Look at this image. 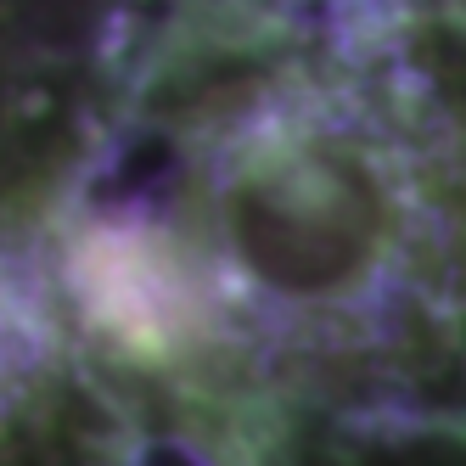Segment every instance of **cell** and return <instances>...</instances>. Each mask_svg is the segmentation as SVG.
Here are the masks:
<instances>
[{
  "label": "cell",
  "mask_w": 466,
  "mask_h": 466,
  "mask_svg": "<svg viewBox=\"0 0 466 466\" xmlns=\"http://www.w3.org/2000/svg\"><path fill=\"white\" fill-rule=\"evenodd\" d=\"M421 152L365 107L270 90L141 136L79 186L74 292L136 354L343 360L388 349L444 276Z\"/></svg>",
  "instance_id": "1"
},
{
  "label": "cell",
  "mask_w": 466,
  "mask_h": 466,
  "mask_svg": "<svg viewBox=\"0 0 466 466\" xmlns=\"http://www.w3.org/2000/svg\"><path fill=\"white\" fill-rule=\"evenodd\" d=\"M62 371L56 315L35 253L0 242V455L40 427Z\"/></svg>",
  "instance_id": "2"
}]
</instances>
